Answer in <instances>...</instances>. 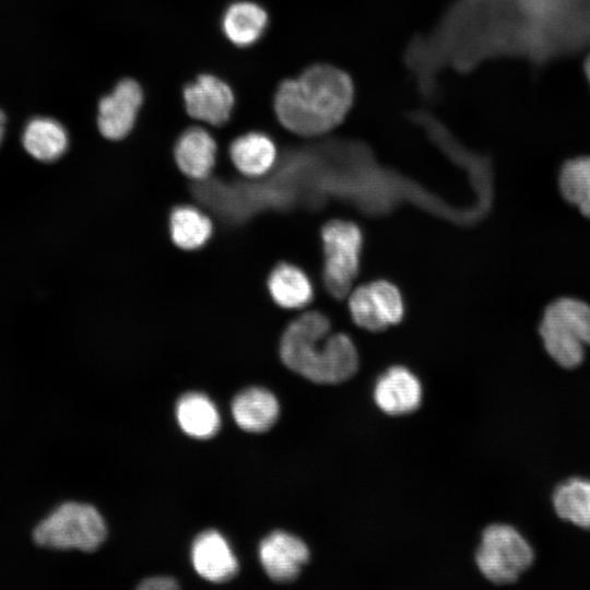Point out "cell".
Wrapping results in <instances>:
<instances>
[{
  "instance_id": "1",
  "label": "cell",
  "mask_w": 590,
  "mask_h": 590,
  "mask_svg": "<svg viewBox=\"0 0 590 590\" xmlns=\"http://www.w3.org/2000/svg\"><path fill=\"white\" fill-rule=\"evenodd\" d=\"M355 101L351 75L329 63H314L282 81L274 95L279 122L304 137L322 135L343 122Z\"/></svg>"
},
{
  "instance_id": "2",
  "label": "cell",
  "mask_w": 590,
  "mask_h": 590,
  "mask_svg": "<svg viewBox=\"0 0 590 590\" xmlns=\"http://www.w3.org/2000/svg\"><path fill=\"white\" fill-rule=\"evenodd\" d=\"M280 356L291 370L322 385L347 380L358 366L353 341L343 333L331 334L329 319L319 311H307L287 326Z\"/></svg>"
},
{
  "instance_id": "3",
  "label": "cell",
  "mask_w": 590,
  "mask_h": 590,
  "mask_svg": "<svg viewBox=\"0 0 590 590\" xmlns=\"http://www.w3.org/2000/svg\"><path fill=\"white\" fill-rule=\"evenodd\" d=\"M106 538V526L91 505L64 503L56 508L33 531L39 546L55 550H96Z\"/></svg>"
},
{
  "instance_id": "4",
  "label": "cell",
  "mask_w": 590,
  "mask_h": 590,
  "mask_svg": "<svg viewBox=\"0 0 590 590\" xmlns=\"http://www.w3.org/2000/svg\"><path fill=\"white\" fill-rule=\"evenodd\" d=\"M321 239L324 286L332 296L343 298L358 273L362 232L352 222L334 220L322 227Z\"/></svg>"
},
{
  "instance_id": "5",
  "label": "cell",
  "mask_w": 590,
  "mask_h": 590,
  "mask_svg": "<svg viewBox=\"0 0 590 590\" xmlns=\"http://www.w3.org/2000/svg\"><path fill=\"white\" fill-rule=\"evenodd\" d=\"M475 559L486 579L507 585L515 582L530 567L533 552L514 528L494 524L483 532Z\"/></svg>"
},
{
  "instance_id": "6",
  "label": "cell",
  "mask_w": 590,
  "mask_h": 590,
  "mask_svg": "<svg viewBox=\"0 0 590 590\" xmlns=\"http://www.w3.org/2000/svg\"><path fill=\"white\" fill-rule=\"evenodd\" d=\"M354 322L369 331H381L398 323L404 314L399 290L387 281H375L356 287L349 297Z\"/></svg>"
},
{
  "instance_id": "7",
  "label": "cell",
  "mask_w": 590,
  "mask_h": 590,
  "mask_svg": "<svg viewBox=\"0 0 590 590\" xmlns=\"http://www.w3.org/2000/svg\"><path fill=\"white\" fill-rule=\"evenodd\" d=\"M142 102L138 82L132 79L118 82L98 103L97 127L102 135L113 141L126 138L134 127Z\"/></svg>"
},
{
  "instance_id": "8",
  "label": "cell",
  "mask_w": 590,
  "mask_h": 590,
  "mask_svg": "<svg viewBox=\"0 0 590 590\" xmlns=\"http://www.w3.org/2000/svg\"><path fill=\"white\" fill-rule=\"evenodd\" d=\"M234 101L229 85L212 74H202L184 88L187 113L213 126H221L229 119Z\"/></svg>"
},
{
  "instance_id": "9",
  "label": "cell",
  "mask_w": 590,
  "mask_h": 590,
  "mask_svg": "<svg viewBox=\"0 0 590 590\" xmlns=\"http://www.w3.org/2000/svg\"><path fill=\"white\" fill-rule=\"evenodd\" d=\"M259 558L267 575L276 582L295 580L309 559L307 545L297 536L274 531L259 546Z\"/></svg>"
},
{
  "instance_id": "10",
  "label": "cell",
  "mask_w": 590,
  "mask_h": 590,
  "mask_svg": "<svg viewBox=\"0 0 590 590\" xmlns=\"http://www.w3.org/2000/svg\"><path fill=\"white\" fill-rule=\"evenodd\" d=\"M374 399L385 413L405 415L421 405L422 386L417 377L409 369L393 366L377 380Z\"/></svg>"
},
{
  "instance_id": "11",
  "label": "cell",
  "mask_w": 590,
  "mask_h": 590,
  "mask_svg": "<svg viewBox=\"0 0 590 590\" xmlns=\"http://www.w3.org/2000/svg\"><path fill=\"white\" fill-rule=\"evenodd\" d=\"M216 142L205 129L192 127L184 131L174 148L178 169L189 179L209 178L216 162Z\"/></svg>"
},
{
  "instance_id": "12",
  "label": "cell",
  "mask_w": 590,
  "mask_h": 590,
  "mask_svg": "<svg viewBox=\"0 0 590 590\" xmlns=\"http://www.w3.org/2000/svg\"><path fill=\"white\" fill-rule=\"evenodd\" d=\"M191 559L197 573L213 582H224L238 571V563L227 541L217 531L199 534L191 548Z\"/></svg>"
},
{
  "instance_id": "13",
  "label": "cell",
  "mask_w": 590,
  "mask_h": 590,
  "mask_svg": "<svg viewBox=\"0 0 590 590\" xmlns=\"http://www.w3.org/2000/svg\"><path fill=\"white\" fill-rule=\"evenodd\" d=\"M229 157L239 173L256 179L273 169L278 151L271 137L252 131L239 135L231 143Z\"/></svg>"
},
{
  "instance_id": "14",
  "label": "cell",
  "mask_w": 590,
  "mask_h": 590,
  "mask_svg": "<svg viewBox=\"0 0 590 590\" xmlns=\"http://www.w3.org/2000/svg\"><path fill=\"white\" fill-rule=\"evenodd\" d=\"M232 412L240 428L262 433L275 424L280 405L272 392L264 388L252 387L235 397Z\"/></svg>"
},
{
  "instance_id": "15",
  "label": "cell",
  "mask_w": 590,
  "mask_h": 590,
  "mask_svg": "<svg viewBox=\"0 0 590 590\" xmlns=\"http://www.w3.org/2000/svg\"><path fill=\"white\" fill-rule=\"evenodd\" d=\"M269 24L263 7L252 1L232 3L225 11L222 27L225 36L238 47H248L258 42Z\"/></svg>"
},
{
  "instance_id": "16",
  "label": "cell",
  "mask_w": 590,
  "mask_h": 590,
  "mask_svg": "<svg viewBox=\"0 0 590 590\" xmlns=\"http://www.w3.org/2000/svg\"><path fill=\"white\" fill-rule=\"evenodd\" d=\"M168 232L172 243L181 250L202 248L212 237V220L200 209L190 204L176 205L169 213Z\"/></svg>"
},
{
  "instance_id": "17",
  "label": "cell",
  "mask_w": 590,
  "mask_h": 590,
  "mask_svg": "<svg viewBox=\"0 0 590 590\" xmlns=\"http://www.w3.org/2000/svg\"><path fill=\"white\" fill-rule=\"evenodd\" d=\"M22 142L26 152L34 158L50 163L66 153L69 139L59 121L49 117H36L25 126Z\"/></svg>"
},
{
  "instance_id": "18",
  "label": "cell",
  "mask_w": 590,
  "mask_h": 590,
  "mask_svg": "<svg viewBox=\"0 0 590 590\" xmlns=\"http://www.w3.org/2000/svg\"><path fill=\"white\" fill-rule=\"evenodd\" d=\"M273 302L282 308H303L312 297V285L306 273L298 267L282 262L270 272L267 281Z\"/></svg>"
},
{
  "instance_id": "19",
  "label": "cell",
  "mask_w": 590,
  "mask_h": 590,
  "mask_svg": "<svg viewBox=\"0 0 590 590\" xmlns=\"http://www.w3.org/2000/svg\"><path fill=\"white\" fill-rule=\"evenodd\" d=\"M176 416L181 429L199 439L212 437L221 424L215 405L206 396L198 392L186 393L179 399Z\"/></svg>"
},
{
  "instance_id": "20",
  "label": "cell",
  "mask_w": 590,
  "mask_h": 590,
  "mask_svg": "<svg viewBox=\"0 0 590 590\" xmlns=\"http://www.w3.org/2000/svg\"><path fill=\"white\" fill-rule=\"evenodd\" d=\"M540 334L547 353L560 366L573 368L582 362L585 343L564 322L545 311Z\"/></svg>"
},
{
  "instance_id": "21",
  "label": "cell",
  "mask_w": 590,
  "mask_h": 590,
  "mask_svg": "<svg viewBox=\"0 0 590 590\" xmlns=\"http://www.w3.org/2000/svg\"><path fill=\"white\" fill-rule=\"evenodd\" d=\"M554 507L557 515L581 528H590V482L574 479L554 493Z\"/></svg>"
},
{
  "instance_id": "22",
  "label": "cell",
  "mask_w": 590,
  "mask_h": 590,
  "mask_svg": "<svg viewBox=\"0 0 590 590\" xmlns=\"http://www.w3.org/2000/svg\"><path fill=\"white\" fill-rule=\"evenodd\" d=\"M563 197L590 219V156L567 161L559 174Z\"/></svg>"
},
{
  "instance_id": "23",
  "label": "cell",
  "mask_w": 590,
  "mask_h": 590,
  "mask_svg": "<svg viewBox=\"0 0 590 590\" xmlns=\"http://www.w3.org/2000/svg\"><path fill=\"white\" fill-rule=\"evenodd\" d=\"M545 312L564 322L580 338L585 345H590L589 305L575 298H559L550 304Z\"/></svg>"
},
{
  "instance_id": "24",
  "label": "cell",
  "mask_w": 590,
  "mask_h": 590,
  "mask_svg": "<svg viewBox=\"0 0 590 590\" xmlns=\"http://www.w3.org/2000/svg\"><path fill=\"white\" fill-rule=\"evenodd\" d=\"M179 586L176 582L175 579L169 577H152L143 580L139 585V589H145V590H170V589H177Z\"/></svg>"
},
{
  "instance_id": "25",
  "label": "cell",
  "mask_w": 590,
  "mask_h": 590,
  "mask_svg": "<svg viewBox=\"0 0 590 590\" xmlns=\"http://www.w3.org/2000/svg\"><path fill=\"white\" fill-rule=\"evenodd\" d=\"M5 130V116L3 111L0 109V144L4 135Z\"/></svg>"
},
{
  "instance_id": "26",
  "label": "cell",
  "mask_w": 590,
  "mask_h": 590,
  "mask_svg": "<svg viewBox=\"0 0 590 590\" xmlns=\"http://www.w3.org/2000/svg\"><path fill=\"white\" fill-rule=\"evenodd\" d=\"M583 69H585V74L587 76L588 83L590 85V55L585 60Z\"/></svg>"
}]
</instances>
